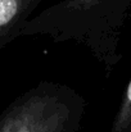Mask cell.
Listing matches in <instances>:
<instances>
[{
    "mask_svg": "<svg viewBox=\"0 0 131 132\" xmlns=\"http://www.w3.org/2000/svg\"><path fill=\"white\" fill-rule=\"evenodd\" d=\"M86 101L76 90L43 81L12 101L0 114V132H77Z\"/></svg>",
    "mask_w": 131,
    "mask_h": 132,
    "instance_id": "obj_1",
    "label": "cell"
},
{
    "mask_svg": "<svg viewBox=\"0 0 131 132\" xmlns=\"http://www.w3.org/2000/svg\"><path fill=\"white\" fill-rule=\"evenodd\" d=\"M44 0H0V49L21 36L22 28L32 18Z\"/></svg>",
    "mask_w": 131,
    "mask_h": 132,
    "instance_id": "obj_2",
    "label": "cell"
},
{
    "mask_svg": "<svg viewBox=\"0 0 131 132\" xmlns=\"http://www.w3.org/2000/svg\"><path fill=\"white\" fill-rule=\"evenodd\" d=\"M111 132H131V80L124 92Z\"/></svg>",
    "mask_w": 131,
    "mask_h": 132,
    "instance_id": "obj_3",
    "label": "cell"
},
{
    "mask_svg": "<svg viewBox=\"0 0 131 132\" xmlns=\"http://www.w3.org/2000/svg\"><path fill=\"white\" fill-rule=\"evenodd\" d=\"M95 1H99V0H62L57 4H53V6L60 10H70V9H77L81 6H86Z\"/></svg>",
    "mask_w": 131,
    "mask_h": 132,
    "instance_id": "obj_4",
    "label": "cell"
}]
</instances>
